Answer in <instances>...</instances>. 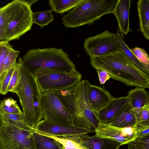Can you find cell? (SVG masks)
<instances>
[{"label":"cell","mask_w":149,"mask_h":149,"mask_svg":"<svg viewBox=\"0 0 149 149\" xmlns=\"http://www.w3.org/2000/svg\"><path fill=\"white\" fill-rule=\"evenodd\" d=\"M90 60L95 69L106 71L112 79L127 86L149 88V75L135 65L122 50Z\"/></svg>","instance_id":"6da1fadb"},{"label":"cell","mask_w":149,"mask_h":149,"mask_svg":"<svg viewBox=\"0 0 149 149\" xmlns=\"http://www.w3.org/2000/svg\"><path fill=\"white\" fill-rule=\"evenodd\" d=\"M17 63L20 79L13 93L16 94L19 98L23 110L24 122L34 130L43 119L42 94L35 76L25 67L20 57Z\"/></svg>","instance_id":"7a4b0ae2"},{"label":"cell","mask_w":149,"mask_h":149,"mask_svg":"<svg viewBox=\"0 0 149 149\" xmlns=\"http://www.w3.org/2000/svg\"><path fill=\"white\" fill-rule=\"evenodd\" d=\"M89 81L84 79L68 89L58 91L66 108L72 115L74 124L95 131L99 122L88 99Z\"/></svg>","instance_id":"3957f363"},{"label":"cell","mask_w":149,"mask_h":149,"mask_svg":"<svg viewBox=\"0 0 149 149\" xmlns=\"http://www.w3.org/2000/svg\"><path fill=\"white\" fill-rule=\"evenodd\" d=\"M21 59L25 67L32 73L40 69H54L69 73L77 71L68 54L61 48L31 49Z\"/></svg>","instance_id":"277c9868"},{"label":"cell","mask_w":149,"mask_h":149,"mask_svg":"<svg viewBox=\"0 0 149 149\" xmlns=\"http://www.w3.org/2000/svg\"><path fill=\"white\" fill-rule=\"evenodd\" d=\"M118 0H84L61 18L68 28L90 25L103 15L113 13Z\"/></svg>","instance_id":"5b68a950"},{"label":"cell","mask_w":149,"mask_h":149,"mask_svg":"<svg viewBox=\"0 0 149 149\" xmlns=\"http://www.w3.org/2000/svg\"><path fill=\"white\" fill-rule=\"evenodd\" d=\"M0 120V149H37L33 130L23 121Z\"/></svg>","instance_id":"8992f818"},{"label":"cell","mask_w":149,"mask_h":149,"mask_svg":"<svg viewBox=\"0 0 149 149\" xmlns=\"http://www.w3.org/2000/svg\"><path fill=\"white\" fill-rule=\"evenodd\" d=\"M5 6L9 19L4 40H18L31 30L33 24L31 6L25 0H14Z\"/></svg>","instance_id":"52a82bcc"},{"label":"cell","mask_w":149,"mask_h":149,"mask_svg":"<svg viewBox=\"0 0 149 149\" xmlns=\"http://www.w3.org/2000/svg\"><path fill=\"white\" fill-rule=\"evenodd\" d=\"M32 73L41 93L68 89L80 81L82 77L78 71L69 73L54 69H38Z\"/></svg>","instance_id":"ba28073f"},{"label":"cell","mask_w":149,"mask_h":149,"mask_svg":"<svg viewBox=\"0 0 149 149\" xmlns=\"http://www.w3.org/2000/svg\"><path fill=\"white\" fill-rule=\"evenodd\" d=\"M41 94L43 120L58 125H74L72 117L63 104L58 91H48Z\"/></svg>","instance_id":"9c48e42d"},{"label":"cell","mask_w":149,"mask_h":149,"mask_svg":"<svg viewBox=\"0 0 149 149\" xmlns=\"http://www.w3.org/2000/svg\"><path fill=\"white\" fill-rule=\"evenodd\" d=\"M84 47L90 58L121 50L120 45L115 38V33L107 30L85 39Z\"/></svg>","instance_id":"30bf717a"},{"label":"cell","mask_w":149,"mask_h":149,"mask_svg":"<svg viewBox=\"0 0 149 149\" xmlns=\"http://www.w3.org/2000/svg\"><path fill=\"white\" fill-rule=\"evenodd\" d=\"M33 130L47 136L66 138L79 137L84 134L94 132L91 130L74 125H58L49 122L43 119Z\"/></svg>","instance_id":"8fae6325"},{"label":"cell","mask_w":149,"mask_h":149,"mask_svg":"<svg viewBox=\"0 0 149 149\" xmlns=\"http://www.w3.org/2000/svg\"><path fill=\"white\" fill-rule=\"evenodd\" d=\"M137 130L136 127L120 128L99 123L95 132L98 137L117 141L122 145L128 144L137 138Z\"/></svg>","instance_id":"7c38bea8"},{"label":"cell","mask_w":149,"mask_h":149,"mask_svg":"<svg viewBox=\"0 0 149 149\" xmlns=\"http://www.w3.org/2000/svg\"><path fill=\"white\" fill-rule=\"evenodd\" d=\"M129 103L127 96L114 98L104 107L96 112L99 123H109Z\"/></svg>","instance_id":"4fadbf2b"},{"label":"cell","mask_w":149,"mask_h":149,"mask_svg":"<svg viewBox=\"0 0 149 149\" xmlns=\"http://www.w3.org/2000/svg\"><path fill=\"white\" fill-rule=\"evenodd\" d=\"M67 138L77 142L86 149H118L121 146L117 141L101 138L95 134L90 136L86 134L79 137Z\"/></svg>","instance_id":"5bb4252c"},{"label":"cell","mask_w":149,"mask_h":149,"mask_svg":"<svg viewBox=\"0 0 149 149\" xmlns=\"http://www.w3.org/2000/svg\"><path fill=\"white\" fill-rule=\"evenodd\" d=\"M88 96L90 104L95 112L104 107L114 98L105 88L92 85L90 83Z\"/></svg>","instance_id":"9a60e30c"},{"label":"cell","mask_w":149,"mask_h":149,"mask_svg":"<svg viewBox=\"0 0 149 149\" xmlns=\"http://www.w3.org/2000/svg\"><path fill=\"white\" fill-rule=\"evenodd\" d=\"M131 1L130 0H118L113 13L116 17L119 31L122 35H126L129 32L133 31L130 28Z\"/></svg>","instance_id":"2e32d148"},{"label":"cell","mask_w":149,"mask_h":149,"mask_svg":"<svg viewBox=\"0 0 149 149\" xmlns=\"http://www.w3.org/2000/svg\"><path fill=\"white\" fill-rule=\"evenodd\" d=\"M108 124L120 128L137 127L136 112L129 103Z\"/></svg>","instance_id":"e0dca14e"},{"label":"cell","mask_w":149,"mask_h":149,"mask_svg":"<svg viewBox=\"0 0 149 149\" xmlns=\"http://www.w3.org/2000/svg\"><path fill=\"white\" fill-rule=\"evenodd\" d=\"M145 89L136 87L128 93L129 104L136 112L149 104V92Z\"/></svg>","instance_id":"ac0fdd59"},{"label":"cell","mask_w":149,"mask_h":149,"mask_svg":"<svg viewBox=\"0 0 149 149\" xmlns=\"http://www.w3.org/2000/svg\"><path fill=\"white\" fill-rule=\"evenodd\" d=\"M137 8L140 31L149 40V0H139Z\"/></svg>","instance_id":"d6986e66"},{"label":"cell","mask_w":149,"mask_h":149,"mask_svg":"<svg viewBox=\"0 0 149 149\" xmlns=\"http://www.w3.org/2000/svg\"><path fill=\"white\" fill-rule=\"evenodd\" d=\"M33 136L37 149H63V146L54 139L33 130Z\"/></svg>","instance_id":"ffe728a7"},{"label":"cell","mask_w":149,"mask_h":149,"mask_svg":"<svg viewBox=\"0 0 149 149\" xmlns=\"http://www.w3.org/2000/svg\"><path fill=\"white\" fill-rule=\"evenodd\" d=\"M84 0H49V5L55 12L63 13L73 9Z\"/></svg>","instance_id":"44dd1931"},{"label":"cell","mask_w":149,"mask_h":149,"mask_svg":"<svg viewBox=\"0 0 149 149\" xmlns=\"http://www.w3.org/2000/svg\"><path fill=\"white\" fill-rule=\"evenodd\" d=\"M115 38L120 45L121 50L126 54L135 65L149 75V73L147 70L131 51L130 49L125 43L118 31L117 33H115Z\"/></svg>","instance_id":"7402d4cb"},{"label":"cell","mask_w":149,"mask_h":149,"mask_svg":"<svg viewBox=\"0 0 149 149\" xmlns=\"http://www.w3.org/2000/svg\"><path fill=\"white\" fill-rule=\"evenodd\" d=\"M53 11L50 9L45 11L33 12L32 21L33 24L39 25L40 28L52 22L54 19L52 14Z\"/></svg>","instance_id":"603a6c76"},{"label":"cell","mask_w":149,"mask_h":149,"mask_svg":"<svg viewBox=\"0 0 149 149\" xmlns=\"http://www.w3.org/2000/svg\"><path fill=\"white\" fill-rule=\"evenodd\" d=\"M20 53V51L13 49L5 58L0 67V81L3 79L8 71L17 63L16 60Z\"/></svg>","instance_id":"cb8c5ba5"},{"label":"cell","mask_w":149,"mask_h":149,"mask_svg":"<svg viewBox=\"0 0 149 149\" xmlns=\"http://www.w3.org/2000/svg\"><path fill=\"white\" fill-rule=\"evenodd\" d=\"M9 15L5 6L0 9V40H4L5 35L9 22Z\"/></svg>","instance_id":"d4e9b609"},{"label":"cell","mask_w":149,"mask_h":149,"mask_svg":"<svg viewBox=\"0 0 149 149\" xmlns=\"http://www.w3.org/2000/svg\"><path fill=\"white\" fill-rule=\"evenodd\" d=\"M136 113V127L149 126V107H145Z\"/></svg>","instance_id":"484cf974"},{"label":"cell","mask_w":149,"mask_h":149,"mask_svg":"<svg viewBox=\"0 0 149 149\" xmlns=\"http://www.w3.org/2000/svg\"><path fill=\"white\" fill-rule=\"evenodd\" d=\"M149 73V56L146 51L142 48L135 47L130 49Z\"/></svg>","instance_id":"4316f807"},{"label":"cell","mask_w":149,"mask_h":149,"mask_svg":"<svg viewBox=\"0 0 149 149\" xmlns=\"http://www.w3.org/2000/svg\"><path fill=\"white\" fill-rule=\"evenodd\" d=\"M47 136L56 140L63 146V147H68L79 149H86L77 142L66 137L63 136Z\"/></svg>","instance_id":"83f0119b"},{"label":"cell","mask_w":149,"mask_h":149,"mask_svg":"<svg viewBox=\"0 0 149 149\" xmlns=\"http://www.w3.org/2000/svg\"><path fill=\"white\" fill-rule=\"evenodd\" d=\"M17 63L8 71L3 79L0 81V92L1 94L5 95L8 92L7 91L8 87Z\"/></svg>","instance_id":"f1b7e54d"},{"label":"cell","mask_w":149,"mask_h":149,"mask_svg":"<svg viewBox=\"0 0 149 149\" xmlns=\"http://www.w3.org/2000/svg\"><path fill=\"white\" fill-rule=\"evenodd\" d=\"M13 49L9 42L6 40L0 41V67L2 65L3 61L10 52Z\"/></svg>","instance_id":"f546056e"},{"label":"cell","mask_w":149,"mask_h":149,"mask_svg":"<svg viewBox=\"0 0 149 149\" xmlns=\"http://www.w3.org/2000/svg\"><path fill=\"white\" fill-rule=\"evenodd\" d=\"M20 79L19 67L17 62L15 69L11 77L10 81L8 87V92H13V90L17 84Z\"/></svg>","instance_id":"4dcf8cb0"},{"label":"cell","mask_w":149,"mask_h":149,"mask_svg":"<svg viewBox=\"0 0 149 149\" xmlns=\"http://www.w3.org/2000/svg\"><path fill=\"white\" fill-rule=\"evenodd\" d=\"M0 113L20 114L23 113L17 103L13 105L8 107L0 104Z\"/></svg>","instance_id":"1f68e13d"},{"label":"cell","mask_w":149,"mask_h":149,"mask_svg":"<svg viewBox=\"0 0 149 149\" xmlns=\"http://www.w3.org/2000/svg\"><path fill=\"white\" fill-rule=\"evenodd\" d=\"M0 120H10L17 121H23V113L13 114L0 113Z\"/></svg>","instance_id":"d6a6232c"},{"label":"cell","mask_w":149,"mask_h":149,"mask_svg":"<svg viewBox=\"0 0 149 149\" xmlns=\"http://www.w3.org/2000/svg\"><path fill=\"white\" fill-rule=\"evenodd\" d=\"M134 141L136 149H149V136L137 138Z\"/></svg>","instance_id":"836d02e7"},{"label":"cell","mask_w":149,"mask_h":149,"mask_svg":"<svg viewBox=\"0 0 149 149\" xmlns=\"http://www.w3.org/2000/svg\"><path fill=\"white\" fill-rule=\"evenodd\" d=\"M95 70L97 73L101 84H104L111 78L110 75L106 71L99 69Z\"/></svg>","instance_id":"e575fe53"},{"label":"cell","mask_w":149,"mask_h":149,"mask_svg":"<svg viewBox=\"0 0 149 149\" xmlns=\"http://www.w3.org/2000/svg\"><path fill=\"white\" fill-rule=\"evenodd\" d=\"M137 131L138 137H145L149 136V126H138Z\"/></svg>","instance_id":"d590c367"},{"label":"cell","mask_w":149,"mask_h":149,"mask_svg":"<svg viewBox=\"0 0 149 149\" xmlns=\"http://www.w3.org/2000/svg\"><path fill=\"white\" fill-rule=\"evenodd\" d=\"M127 149H136L135 143L134 141H132L128 144Z\"/></svg>","instance_id":"8d00e7d4"},{"label":"cell","mask_w":149,"mask_h":149,"mask_svg":"<svg viewBox=\"0 0 149 149\" xmlns=\"http://www.w3.org/2000/svg\"><path fill=\"white\" fill-rule=\"evenodd\" d=\"M25 1L29 3L31 6L34 3H36L38 0H25Z\"/></svg>","instance_id":"74e56055"},{"label":"cell","mask_w":149,"mask_h":149,"mask_svg":"<svg viewBox=\"0 0 149 149\" xmlns=\"http://www.w3.org/2000/svg\"><path fill=\"white\" fill-rule=\"evenodd\" d=\"M63 149H79L75 148H70L68 147H63Z\"/></svg>","instance_id":"f35d334b"},{"label":"cell","mask_w":149,"mask_h":149,"mask_svg":"<svg viewBox=\"0 0 149 149\" xmlns=\"http://www.w3.org/2000/svg\"><path fill=\"white\" fill-rule=\"evenodd\" d=\"M148 107H149V104L148 105Z\"/></svg>","instance_id":"ab89813d"}]
</instances>
